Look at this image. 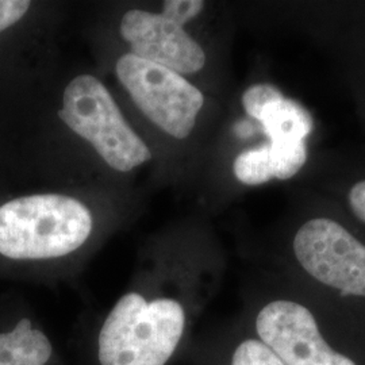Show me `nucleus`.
Here are the masks:
<instances>
[{
    "instance_id": "obj_12",
    "label": "nucleus",
    "mask_w": 365,
    "mask_h": 365,
    "mask_svg": "<svg viewBox=\"0 0 365 365\" xmlns=\"http://www.w3.org/2000/svg\"><path fill=\"white\" fill-rule=\"evenodd\" d=\"M348 200L353 215L365 225V180L357 182L353 185Z\"/></svg>"
},
{
    "instance_id": "obj_6",
    "label": "nucleus",
    "mask_w": 365,
    "mask_h": 365,
    "mask_svg": "<svg viewBox=\"0 0 365 365\" xmlns=\"http://www.w3.org/2000/svg\"><path fill=\"white\" fill-rule=\"evenodd\" d=\"M203 10L202 0H168L161 14L130 10L122 18L120 34L131 54L179 75L196 73L206 66V53L184 25Z\"/></svg>"
},
{
    "instance_id": "obj_8",
    "label": "nucleus",
    "mask_w": 365,
    "mask_h": 365,
    "mask_svg": "<svg viewBox=\"0 0 365 365\" xmlns=\"http://www.w3.org/2000/svg\"><path fill=\"white\" fill-rule=\"evenodd\" d=\"M242 106L248 115L260 122L269 143L306 141L313 131L312 114L274 84L250 86L242 95Z\"/></svg>"
},
{
    "instance_id": "obj_3",
    "label": "nucleus",
    "mask_w": 365,
    "mask_h": 365,
    "mask_svg": "<svg viewBox=\"0 0 365 365\" xmlns=\"http://www.w3.org/2000/svg\"><path fill=\"white\" fill-rule=\"evenodd\" d=\"M92 227L90 210L75 197H13L0 205V256L11 261L64 257L86 244Z\"/></svg>"
},
{
    "instance_id": "obj_2",
    "label": "nucleus",
    "mask_w": 365,
    "mask_h": 365,
    "mask_svg": "<svg viewBox=\"0 0 365 365\" xmlns=\"http://www.w3.org/2000/svg\"><path fill=\"white\" fill-rule=\"evenodd\" d=\"M288 264L307 292L365 327V241L327 217L302 223L289 240Z\"/></svg>"
},
{
    "instance_id": "obj_10",
    "label": "nucleus",
    "mask_w": 365,
    "mask_h": 365,
    "mask_svg": "<svg viewBox=\"0 0 365 365\" xmlns=\"http://www.w3.org/2000/svg\"><path fill=\"white\" fill-rule=\"evenodd\" d=\"M52 356V341L29 318L0 333V365H46Z\"/></svg>"
},
{
    "instance_id": "obj_1",
    "label": "nucleus",
    "mask_w": 365,
    "mask_h": 365,
    "mask_svg": "<svg viewBox=\"0 0 365 365\" xmlns=\"http://www.w3.org/2000/svg\"><path fill=\"white\" fill-rule=\"evenodd\" d=\"M249 330L284 365H365V327L306 289L255 306Z\"/></svg>"
},
{
    "instance_id": "obj_9",
    "label": "nucleus",
    "mask_w": 365,
    "mask_h": 365,
    "mask_svg": "<svg viewBox=\"0 0 365 365\" xmlns=\"http://www.w3.org/2000/svg\"><path fill=\"white\" fill-rule=\"evenodd\" d=\"M307 161L306 141L269 143L248 149L235 158V178L247 185H260L272 179L288 180Z\"/></svg>"
},
{
    "instance_id": "obj_4",
    "label": "nucleus",
    "mask_w": 365,
    "mask_h": 365,
    "mask_svg": "<svg viewBox=\"0 0 365 365\" xmlns=\"http://www.w3.org/2000/svg\"><path fill=\"white\" fill-rule=\"evenodd\" d=\"M187 312L179 300H148L128 292L106 317L98 336L101 365H165L187 333Z\"/></svg>"
},
{
    "instance_id": "obj_11",
    "label": "nucleus",
    "mask_w": 365,
    "mask_h": 365,
    "mask_svg": "<svg viewBox=\"0 0 365 365\" xmlns=\"http://www.w3.org/2000/svg\"><path fill=\"white\" fill-rule=\"evenodd\" d=\"M207 365H284L249 327L229 331L210 353Z\"/></svg>"
},
{
    "instance_id": "obj_7",
    "label": "nucleus",
    "mask_w": 365,
    "mask_h": 365,
    "mask_svg": "<svg viewBox=\"0 0 365 365\" xmlns=\"http://www.w3.org/2000/svg\"><path fill=\"white\" fill-rule=\"evenodd\" d=\"M117 76L137 107L161 130L187 138L205 105L203 93L182 75L131 53L118 60Z\"/></svg>"
},
{
    "instance_id": "obj_5",
    "label": "nucleus",
    "mask_w": 365,
    "mask_h": 365,
    "mask_svg": "<svg viewBox=\"0 0 365 365\" xmlns=\"http://www.w3.org/2000/svg\"><path fill=\"white\" fill-rule=\"evenodd\" d=\"M58 117L87 140L106 163L129 172L152 158L144 141L133 131L111 93L91 75H80L66 86Z\"/></svg>"
}]
</instances>
